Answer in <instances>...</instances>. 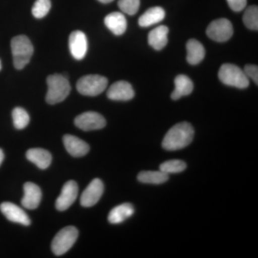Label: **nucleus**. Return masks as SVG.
<instances>
[{
	"label": "nucleus",
	"instance_id": "bb28decb",
	"mask_svg": "<svg viewBox=\"0 0 258 258\" xmlns=\"http://www.w3.org/2000/svg\"><path fill=\"white\" fill-rule=\"evenodd\" d=\"M50 8V0H36L32 7V13L35 18H42L46 16Z\"/></svg>",
	"mask_w": 258,
	"mask_h": 258
},
{
	"label": "nucleus",
	"instance_id": "2eb2a0df",
	"mask_svg": "<svg viewBox=\"0 0 258 258\" xmlns=\"http://www.w3.org/2000/svg\"><path fill=\"white\" fill-rule=\"evenodd\" d=\"M63 144L67 152L74 157H82L89 152V145L75 136L64 135Z\"/></svg>",
	"mask_w": 258,
	"mask_h": 258
},
{
	"label": "nucleus",
	"instance_id": "7ed1b4c3",
	"mask_svg": "<svg viewBox=\"0 0 258 258\" xmlns=\"http://www.w3.org/2000/svg\"><path fill=\"white\" fill-rule=\"evenodd\" d=\"M11 49L15 69H24L33 55L34 48L32 42L25 35H19L12 40Z\"/></svg>",
	"mask_w": 258,
	"mask_h": 258
},
{
	"label": "nucleus",
	"instance_id": "aec40b11",
	"mask_svg": "<svg viewBox=\"0 0 258 258\" xmlns=\"http://www.w3.org/2000/svg\"><path fill=\"white\" fill-rule=\"evenodd\" d=\"M174 85L175 88L171 95V98L174 101L179 99L181 97L188 96L193 91V82L185 75H179L176 76L174 80Z\"/></svg>",
	"mask_w": 258,
	"mask_h": 258
},
{
	"label": "nucleus",
	"instance_id": "20e7f679",
	"mask_svg": "<svg viewBox=\"0 0 258 258\" xmlns=\"http://www.w3.org/2000/svg\"><path fill=\"white\" fill-rule=\"evenodd\" d=\"M219 79L227 86L240 89L248 87L249 79L244 71L234 64H222L218 73Z\"/></svg>",
	"mask_w": 258,
	"mask_h": 258
},
{
	"label": "nucleus",
	"instance_id": "f03ea898",
	"mask_svg": "<svg viewBox=\"0 0 258 258\" xmlns=\"http://www.w3.org/2000/svg\"><path fill=\"white\" fill-rule=\"evenodd\" d=\"M47 83L48 90L45 99L49 104L54 105L63 101L71 92V87L69 80L62 75L49 76Z\"/></svg>",
	"mask_w": 258,
	"mask_h": 258
},
{
	"label": "nucleus",
	"instance_id": "c756f323",
	"mask_svg": "<svg viewBox=\"0 0 258 258\" xmlns=\"http://www.w3.org/2000/svg\"><path fill=\"white\" fill-rule=\"evenodd\" d=\"M231 9L235 12H240L245 8L247 0H227Z\"/></svg>",
	"mask_w": 258,
	"mask_h": 258
},
{
	"label": "nucleus",
	"instance_id": "473e14b6",
	"mask_svg": "<svg viewBox=\"0 0 258 258\" xmlns=\"http://www.w3.org/2000/svg\"><path fill=\"white\" fill-rule=\"evenodd\" d=\"M2 69V64H1V60H0V71H1Z\"/></svg>",
	"mask_w": 258,
	"mask_h": 258
},
{
	"label": "nucleus",
	"instance_id": "0eeeda50",
	"mask_svg": "<svg viewBox=\"0 0 258 258\" xmlns=\"http://www.w3.org/2000/svg\"><path fill=\"white\" fill-rule=\"evenodd\" d=\"M207 35L214 41L227 42L233 35L232 24L225 18L214 20L207 28Z\"/></svg>",
	"mask_w": 258,
	"mask_h": 258
},
{
	"label": "nucleus",
	"instance_id": "39448f33",
	"mask_svg": "<svg viewBox=\"0 0 258 258\" xmlns=\"http://www.w3.org/2000/svg\"><path fill=\"white\" fill-rule=\"evenodd\" d=\"M79 237V230L74 226H68L57 232L51 244L55 255H62L74 246Z\"/></svg>",
	"mask_w": 258,
	"mask_h": 258
},
{
	"label": "nucleus",
	"instance_id": "dca6fc26",
	"mask_svg": "<svg viewBox=\"0 0 258 258\" xmlns=\"http://www.w3.org/2000/svg\"><path fill=\"white\" fill-rule=\"evenodd\" d=\"M26 157L40 169H47L52 162V155L50 153L40 148L29 149L26 153Z\"/></svg>",
	"mask_w": 258,
	"mask_h": 258
},
{
	"label": "nucleus",
	"instance_id": "9d476101",
	"mask_svg": "<svg viewBox=\"0 0 258 258\" xmlns=\"http://www.w3.org/2000/svg\"><path fill=\"white\" fill-rule=\"evenodd\" d=\"M104 191V185L101 179L92 180L86 189L83 191L81 198V205L84 208L94 206L99 201Z\"/></svg>",
	"mask_w": 258,
	"mask_h": 258
},
{
	"label": "nucleus",
	"instance_id": "c85d7f7f",
	"mask_svg": "<svg viewBox=\"0 0 258 258\" xmlns=\"http://www.w3.org/2000/svg\"><path fill=\"white\" fill-rule=\"evenodd\" d=\"M244 74L248 79H252L256 85L258 84V68L254 64H247L244 67Z\"/></svg>",
	"mask_w": 258,
	"mask_h": 258
},
{
	"label": "nucleus",
	"instance_id": "6e6552de",
	"mask_svg": "<svg viewBox=\"0 0 258 258\" xmlns=\"http://www.w3.org/2000/svg\"><path fill=\"white\" fill-rule=\"evenodd\" d=\"M75 125L81 130L89 132L104 128L106 121L100 113L88 111L78 115L75 119Z\"/></svg>",
	"mask_w": 258,
	"mask_h": 258
},
{
	"label": "nucleus",
	"instance_id": "ddd939ff",
	"mask_svg": "<svg viewBox=\"0 0 258 258\" xmlns=\"http://www.w3.org/2000/svg\"><path fill=\"white\" fill-rule=\"evenodd\" d=\"M135 93L130 83L124 81H117L108 89L107 96L113 101H126L134 98Z\"/></svg>",
	"mask_w": 258,
	"mask_h": 258
},
{
	"label": "nucleus",
	"instance_id": "f257e3e1",
	"mask_svg": "<svg viewBox=\"0 0 258 258\" xmlns=\"http://www.w3.org/2000/svg\"><path fill=\"white\" fill-rule=\"evenodd\" d=\"M193 127L187 122H181L171 127L163 139L162 147L166 151H177L187 147L192 142Z\"/></svg>",
	"mask_w": 258,
	"mask_h": 258
},
{
	"label": "nucleus",
	"instance_id": "f8f14e48",
	"mask_svg": "<svg viewBox=\"0 0 258 258\" xmlns=\"http://www.w3.org/2000/svg\"><path fill=\"white\" fill-rule=\"evenodd\" d=\"M69 48L71 55L76 60L84 58L88 50L87 37L83 32L76 30L69 37Z\"/></svg>",
	"mask_w": 258,
	"mask_h": 258
},
{
	"label": "nucleus",
	"instance_id": "9b49d317",
	"mask_svg": "<svg viewBox=\"0 0 258 258\" xmlns=\"http://www.w3.org/2000/svg\"><path fill=\"white\" fill-rule=\"evenodd\" d=\"M0 210L5 217L10 222L29 226L31 224V220L29 218L26 212L14 203L5 202L0 205Z\"/></svg>",
	"mask_w": 258,
	"mask_h": 258
},
{
	"label": "nucleus",
	"instance_id": "f3484780",
	"mask_svg": "<svg viewBox=\"0 0 258 258\" xmlns=\"http://www.w3.org/2000/svg\"><path fill=\"white\" fill-rule=\"evenodd\" d=\"M104 23L115 35H123L126 30V19L124 15L118 12H114L107 15L104 19Z\"/></svg>",
	"mask_w": 258,
	"mask_h": 258
},
{
	"label": "nucleus",
	"instance_id": "7c9ffc66",
	"mask_svg": "<svg viewBox=\"0 0 258 258\" xmlns=\"http://www.w3.org/2000/svg\"><path fill=\"white\" fill-rule=\"evenodd\" d=\"M5 159V154L4 152H3V151L1 149H0V166L2 165V163H3V160H4Z\"/></svg>",
	"mask_w": 258,
	"mask_h": 258
},
{
	"label": "nucleus",
	"instance_id": "cd10ccee",
	"mask_svg": "<svg viewBox=\"0 0 258 258\" xmlns=\"http://www.w3.org/2000/svg\"><path fill=\"white\" fill-rule=\"evenodd\" d=\"M120 10L129 15L137 14L140 7V0H119L118 3Z\"/></svg>",
	"mask_w": 258,
	"mask_h": 258
},
{
	"label": "nucleus",
	"instance_id": "2f4dec72",
	"mask_svg": "<svg viewBox=\"0 0 258 258\" xmlns=\"http://www.w3.org/2000/svg\"><path fill=\"white\" fill-rule=\"evenodd\" d=\"M98 1L101 2L102 3H104V4H107V3H111L113 0H98Z\"/></svg>",
	"mask_w": 258,
	"mask_h": 258
},
{
	"label": "nucleus",
	"instance_id": "393cba45",
	"mask_svg": "<svg viewBox=\"0 0 258 258\" xmlns=\"http://www.w3.org/2000/svg\"><path fill=\"white\" fill-rule=\"evenodd\" d=\"M13 123L17 129H23L30 123V115L23 108L17 107L13 111Z\"/></svg>",
	"mask_w": 258,
	"mask_h": 258
},
{
	"label": "nucleus",
	"instance_id": "1a4fd4ad",
	"mask_svg": "<svg viewBox=\"0 0 258 258\" xmlns=\"http://www.w3.org/2000/svg\"><path fill=\"white\" fill-rule=\"evenodd\" d=\"M79 186L74 180H70L62 186L60 196L55 203V208L59 211H64L71 206L77 199Z\"/></svg>",
	"mask_w": 258,
	"mask_h": 258
},
{
	"label": "nucleus",
	"instance_id": "4468645a",
	"mask_svg": "<svg viewBox=\"0 0 258 258\" xmlns=\"http://www.w3.org/2000/svg\"><path fill=\"white\" fill-rule=\"evenodd\" d=\"M42 200V191L37 185L32 182L24 184V197L22 205L28 210H35L38 208Z\"/></svg>",
	"mask_w": 258,
	"mask_h": 258
},
{
	"label": "nucleus",
	"instance_id": "a878e982",
	"mask_svg": "<svg viewBox=\"0 0 258 258\" xmlns=\"http://www.w3.org/2000/svg\"><path fill=\"white\" fill-rule=\"evenodd\" d=\"M186 168V164L184 161L174 159V160H169L162 163L159 169H160V171L169 175V174L181 172V171H184Z\"/></svg>",
	"mask_w": 258,
	"mask_h": 258
},
{
	"label": "nucleus",
	"instance_id": "a211bd4d",
	"mask_svg": "<svg viewBox=\"0 0 258 258\" xmlns=\"http://www.w3.org/2000/svg\"><path fill=\"white\" fill-rule=\"evenodd\" d=\"M169 28L165 25H160L149 32L148 41L150 46L156 50H162L168 43Z\"/></svg>",
	"mask_w": 258,
	"mask_h": 258
},
{
	"label": "nucleus",
	"instance_id": "4be33fe9",
	"mask_svg": "<svg viewBox=\"0 0 258 258\" xmlns=\"http://www.w3.org/2000/svg\"><path fill=\"white\" fill-rule=\"evenodd\" d=\"M186 51H187L186 60L189 64H198L205 58V47L201 42L195 39H191L187 42Z\"/></svg>",
	"mask_w": 258,
	"mask_h": 258
},
{
	"label": "nucleus",
	"instance_id": "5701e85b",
	"mask_svg": "<svg viewBox=\"0 0 258 258\" xmlns=\"http://www.w3.org/2000/svg\"><path fill=\"white\" fill-rule=\"evenodd\" d=\"M137 178L144 184H161L169 179V175L161 171H145L139 173Z\"/></svg>",
	"mask_w": 258,
	"mask_h": 258
},
{
	"label": "nucleus",
	"instance_id": "423d86ee",
	"mask_svg": "<svg viewBox=\"0 0 258 258\" xmlns=\"http://www.w3.org/2000/svg\"><path fill=\"white\" fill-rule=\"evenodd\" d=\"M108 80L99 75H88L83 76L77 83L78 91L87 96H96L106 90Z\"/></svg>",
	"mask_w": 258,
	"mask_h": 258
},
{
	"label": "nucleus",
	"instance_id": "412c9836",
	"mask_svg": "<svg viewBox=\"0 0 258 258\" xmlns=\"http://www.w3.org/2000/svg\"><path fill=\"white\" fill-rule=\"evenodd\" d=\"M165 18V11L161 7L149 8L139 19V25L147 28L160 23Z\"/></svg>",
	"mask_w": 258,
	"mask_h": 258
},
{
	"label": "nucleus",
	"instance_id": "b1692460",
	"mask_svg": "<svg viewBox=\"0 0 258 258\" xmlns=\"http://www.w3.org/2000/svg\"><path fill=\"white\" fill-rule=\"evenodd\" d=\"M243 23L245 26L250 30H258L257 6L252 5L247 8L243 15Z\"/></svg>",
	"mask_w": 258,
	"mask_h": 258
},
{
	"label": "nucleus",
	"instance_id": "6ab92c4d",
	"mask_svg": "<svg viewBox=\"0 0 258 258\" xmlns=\"http://www.w3.org/2000/svg\"><path fill=\"white\" fill-rule=\"evenodd\" d=\"M134 213V208L132 204H121V205L112 209L108 215V222L113 225L122 223L129 217H132Z\"/></svg>",
	"mask_w": 258,
	"mask_h": 258
}]
</instances>
